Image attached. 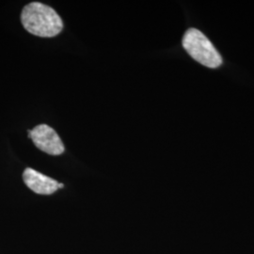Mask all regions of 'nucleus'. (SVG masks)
<instances>
[{"mask_svg":"<svg viewBox=\"0 0 254 254\" xmlns=\"http://www.w3.org/2000/svg\"><path fill=\"white\" fill-rule=\"evenodd\" d=\"M21 22L25 29L35 36L51 38L64 29V22L50 6L40 2H31L24 7Z\"/></svg>","mask_w":254,"mask_h":254,"instance_id":"f257e3e1","label":"nucleus"},{"mask_svg":"<svg viewBox=\"0 0 254 254\" xmlns=\"http://www.w3.org/2000/svg\"><path fill=\"white\" fill-rule=\"evenodd\" d=\"M28 136L38 149L51 155L64 154L65 147L60 136L52 127L39 125L32 130H28Z\"/></svg>","mask_w":254,"mask_h":254,"instance_id":"7ed1b4c3","label":"nucleus"},{"mask_svg":"<svg viewBox=\"0 0 254 254\" xmlns=\"http://www.w3.org/2000/svg\"><path fill=\"white\" fill-rule=\"evenodd\" d=\"M183 47L191 58L208 68H218L222 64V58L218 50L200 30L190 28L182 41Z\"/></svg>","mask_w":254,"mask_h":254,"instance_id":"f03ea898","label":"nucleus"},{"mask_svg":"<svg viewBox=\"0 0 254 254\" xmlns=\"http://www.w3.org/2000/svg\"><path fill=\"white\" fill-rule=\"evenodd\" d=\"M64 184H59V189H63L64 188Z\"/></svg>","mask_w":254,"mask_h":254,"instance_id":"39448f33","label":"nucleus"},{"mask_svg":"<svg viewBox=\"0 0 254 254\" xmlns=\"http://www.w3.org/2000/svg\"><path fill=\"white\" fill-rule=\"evenodd\" d=\"M23 180L27 188L41 195H51L59 190V183L35 170L27 168L23 173Z\"/></svg>","mask_w":254,"mask_h":254,"instance_id":"20e7f679","label":"nucleus"}]
</instances>
